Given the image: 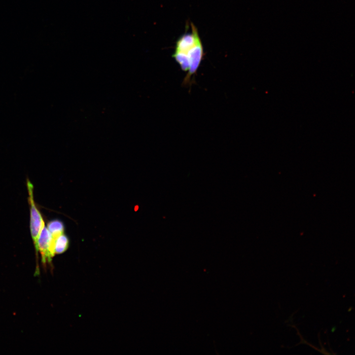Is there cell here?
<instances>
[{
  "mask_svg": "<svg viewBox=\"0 0 355 355\" xmlns=\"http://www.w3.org/2000/svg\"><path fill=\"white\" fill-rule=\"evenodd\" d=\"M191 31L182 35L177 41L173 57L181 70L188 71L189 68L187 54L195 45L201 41L196 27L191 23Z\"/></svg>",
  "mask_w": 355,
  "mask_h": 355,
  "instance_id": "cell-1",
  "label": "cell"
},
{
  "mask_svg": "<svg viewBox=\"0 0 355 355\" xmlns=\"http://www.w3.org/2000/svg\"><path fill=\"white\" fill-rule=\"evenodd\" d=\"M47 228L55 240L58 236L63 234L64 227L61 221L54 219L48 222Z\"/></svg>",
  "mask_w": 355,
  "mask_h": 355,
  "instance_id": "cell-5",
  "label": "cell"
},
{
  "mask_svg": "<svg viewBox=\"0 0 355 355\" xmlns=\"http://www.w3.org/2000/svg\"><path fill=\"white\" fill-rule=\"evenodd\" d=\"M27 187L28 192V203L30 207V231L36 249V257H37V240L41 230L44 227V222L34 200L33 183L28 178L27 179Z\"/></svg>",
  "mask_w": 355,
  "mask_h": 355,
  "instance_id": "cell-2",
  "label": "cell"
},
{
  "mask_svg": "<svg viewBox=\"0 0 355 355\" xmlns=\"http://www.w3.org/2000/svg\"><path fill=\"white\" fill-rule=\"evenodd\" d=\"M69 245L68 237L62 234L54 240V250L55 254H61L65 252Z\"/></svg>",
  "mask_w": 355,
  "mask_h": 355,
  "instance_id": "cell-4",
  "label": "cell"
},
{
  "mask_svg": "<svg viewBox=\"0 0 355 355\" xmlns=\"http://www.w3.org/2000/svg\"><path fill=\"white\" fill-rule=\"evenodd\" d=\"M54 239L45 226L41 230L37 240V253L39 251L43 264L50 262L55 255L54 250Z\"/></svg>",
  "mask_w": 355,
  "mask_h": 355,
  "instance_id": "cell-3",
  "label": "cell"
}]
</instances>
